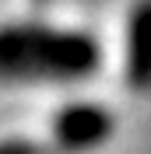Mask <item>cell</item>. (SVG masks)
Returning <instances> with one entry per match:
<instances>
[{
    "label": "cell",
    "mask_w": 151,
    "mask_h": 154,
    "mask_svg": "<svg viewBox=\"0 0 151 154\" xmlns=\"http://www.w3.org/2000/svg\"><path fill=\"white\" fill-rule=\"evenodd\" d=\"M151 77V4L133 21V42H130V81L144 84Z\"/></svg>",
    "instance_id": "6da1fadb"
},
{
    "label": "cell",
    "mask_w": 151,
    "mask_h": 154,
    "mask_svg": "<svg viewBox=\"0 0 151 154\" xmlns=\"http://www.w3.org/2000/svg\"><path fill=\"white\" fill-rule=\"evenodd\" d=\"M105 112L98 109H77V112L67 116L63 123V140L67 144H88V140H98L105 133Z\"/></svg>",
    "instance_id": "7a4b0ae2"
}]
</instances>
